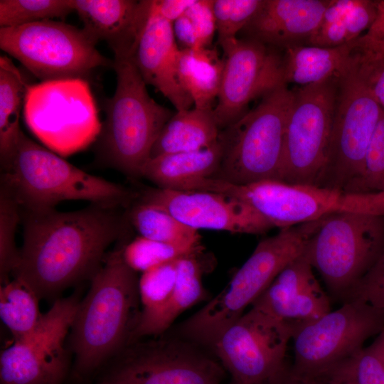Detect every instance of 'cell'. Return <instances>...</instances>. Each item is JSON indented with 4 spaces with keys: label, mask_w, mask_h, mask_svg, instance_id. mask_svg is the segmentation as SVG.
<instances>
[{
    "label": "cell",
    "mask_w": 384,
    "mask_h": 384,
    "mask_svg": "<svg viewBox=\"0 0 384 384\" xmlns=\"http://www.w3.org/2000/svg\"><path fill=\"white\" fill-rule=\"evenodd\" d=\"M119 208L91 203L70 212L24 211L23 242L12 276L40 299L91 279L107 248L127 231L129 222Z\"/></svg>",
    "instance_id": "cell-1"
},
{
    "label": "cell",
    "mask_w": 384,
    "mask_h": 384,
    "mask_svg": "<svg viewBox=\"0 0 384 384\" xmlns=\"http://www.w3.org/2000/svg\"><path fill=\"white\" fill-rule=\"evenodd\" d=\"M137 273L124 262L122 245L107 252L90 279L70 332L76 375L93 372L128 345L141 312Z\"/></svg>",
    "instance_id": "cell-2"
},
{
    "label": "cell",
    "mask_w": 384,
    "mask_h": 384,
    "mask_svg": "<svg viewBox=\"0 0 384 384\" xmlns=\"http://www.w3.org/2000/svg\"><path fill=\"white\" fill-rule=\"evenodd\" d=\"M1 167V186L23 211L50 210L70 200L127 207L138 195L75 166L23 132L11 156Z\"/></svg>",
    "instance_id": "cell-3"
},
{
    "label": "cell",
    "mask_w": 384,
    "mask_h": 384,
    "mask_svg": "<svg viewBox=\"0 0 384 384\" xmlns=\"http://www.w3.org/2000/svg\"><path fill=\"white\" fill-rule=\"evenodd\" d=\"M321 219L281 229L260 241L225 288L177 326L174 334L209 350L220 333L244 314L289 263L304 252Z\"/></svg>",
    "instance_id": "cell-4"
},
{
    "label": "cell",
    "mask_w": 384,
    "mask_h": 384,
    "mask_svg": "<svg viewBox=\"0 0 384 384\" xmlns=\"http://www.w3.org/2000/svg\"><path fill=\"white\" fill-rule=\"evenodd\" d=\"M113 60L116 88L103 101L105 120L97 137V151L105 164L137 178L174 112L151 97L131 58L114 57Z\"/></svg>",
    "instance_id": "cell-5"
},
{
    "label": "cell",
    "mask_w": 384,
    "mask_h": 384,
    "mask_svg": "<svg viewBox=\"0 0 384 384\" xmlns=\"http://www.w3.org/2000/svg\"><path fill=\"white\" fill-rule=\"evenodd\" d=\"M293 97V90L282 84L221 129L218 139L221 161L212 178L237 185L280 181L286 124Z\"/></svg>",
    "instance_id": "cell-6"
},
{
    "label": "cell",
    "mask_w": 384,
    "mask_h": 384,
    "mask_svg": "<svg viewBox=\"0 0 384 384\" xmlns=\"http://www.w3.org/2000/svg\"><path fill=\"white\" fill-rule=\"evenodd\" d=\"M383 109L353 59L337 79L331 136L316 186L358 193L367 151Z\"/></svg>",
    "instance_id": "cell-7"
},
{
    "label": "cell",
    "mask_w": 384,
    "mask_h": 384,
    "mask_svg": "<svg viewBox=\"0 0 384 384\" xmlns=\"http://www.w3.org/2000/svg\"><path fill=\"white\" fill-rule=\"evenodd\" d=\"M384 251V215L336 213L321 219L304 254L330 294L343 302Z\"/></svg>",
    "instance_id": "cell-8"
},
{
    "label": "cell",
    "mask_w": 384,
    "mask_h": 384,
    "mask_svg": "<svg viewBox=\"0 0 384 384\" xmlns=\"http://www.w3.org/2000/svg\"><path fill=\"white\" fill-rule=\"evenodd\" d=\"M82 28L46 20L0 28V48L41 82L83 79L114 60L102 55Z\"/></svg>",
    "instance_id": "cell-9"
},
{
    "label": "cell",
    "mask_w": 384,
    "mask_h": 384,
    "mask_svg": "<svg viewBox=\"0 0 384 384\" xmlns=\"http://www.w3.org/2000/svg\"><path fill=\"white\" fill-rule=\"evenodd\" d=\"M23 112L35 136L62 156L86 147L102 128L90 86L83 79L28 85Z\"/></svg>",
    "instance_id": "cell-10"
},
{
    "label": "cell",
    "mask_w": 384,
    "mask_h": 384,
    "mask_svg": "<svg viewBox=\"0 0 384 384\" xmlns=\"http://www.w3.org/2000/svg\"><path fill=\"white\" fill-rule=\"evenodd\" d=\"M383 330V315L360 300H347L336 310L293 329L294 362L289 373L316 383Z\"/></svg>",
    "instance_id": "cell-11"
},
{
    "label": "cell",
    "mask_w": 384,
    "mask_h": 384,
    "mask_svg": "<svg viewBox=\"0 0 384 384\" xmlns=\"http://www.w3.org/2000/svg\"><path fill=\"white\" fill-rule=\"evenodd\" d=\"M222 192L250 206L280 229L340 212L384 215V193H346L274 180L226 183Z\"/></svg>",
    "instance_id": "cell-12"
},
{
    "label": "cell",
    "mask_w": 384,
    "mask_h": 384,
    "mask_svg": "<svg viewBox=\"0 0 384 384\" xmlns=\"http://www.w3.org/2000/svg\"><path fill=\"white\" fill-rule=\"evenodd\" d=\"M164 335V334H163ZM127 345L106 380L114 384H220L225 370L208 349L175 334Z\"/></svg>",
    "instance_id": "cell-13"
},
{
    "label": "cell",
    "mask_w": 384,
    "mask_h": 384,
    "mask_svg": "<svg viewBox=\"0 0 384 384\" xmlns=\"http://www.w3.org/2000/svg\"><path fill=\"white\" fill-rule=\"evenodd\" d=\"M293 329L252 306L223 330L210 351L238 384H273L288 369Z\"/></svg>",
    "instance_id": "cell-14"
},
{
    "label": "cell",
    "mask_w": 384,
    "mask_h": 384,
    "mask_svg": "<svg viewBox=\"0 0 384 384\" xmlns=\"http://www.w3.org/2000/svg\"><path fill=\"white\" fill-rule=\"evenodd\" d=\"M338 77L292 90L280 181L316 185L331 136Z\"/></svg>",
    "instance_id": "cell-15"
},
{
    "label": "cell",
    "mask_w": 384,
    "mask_h": 384,
    "mask_svg": "<svg viewBox=\"0 0 384 384\" xmlns=\"http://www.w3.org/2000/svg\"><path fill=\"white\" fill-rule=\"evenodd\" d=\"M80 299H58L27 337L1 351V384H62L68 367L65 338Z\"/></svg>",
    "instance_id": "cell-16"
},
{
    "label": "cell",
    "mask_w": 384,
    "mask_h": 384,
    "mask_svg": "<svg viewBox=\"0 0 384 384\" xmlns=\"http://www.w3.org/2000/svg\"><path fill=\"white\" fill-rule=\"evenodd\" d=\"M218 44L225 67L213 114L221 130L242 117L252 100L286 83L279 49L245 38Z\"/></svg>",
    "instance_id": "cell-17"
},
{
    "label": "cell",
    "mask_w": 384,
    "mask_h": 384,
    "mask_svg": "<svg viewBox=\"0 0 384 384\" xmlns=\"http://www.w3.org/2000/svg\"><path fill=\"white\" fill-rule=\"evenodd\" d=\"M178 259L142 273L139 278L141 312L128 345L164 334L180 314L208 299L201 273L191 267L177 270Z\"/></svg>",
    "instance_id": "cell-18"
},
{
    "label": "cell",
    "mask_w": 384,
    "mask_h": 384,
    "mask_svg": "<svg viewBox=\"0 0 384 384\" xmlns=\"http://www.w3.org/2000/svg\"><path fill=\"white\" fill-rule=\"evenodd\" d=\"M137 198L161 207L197 230L262 234L274 228L250 206L220 193L148 188L142 190Z\"/></svg>",
    "instance_id": "cell-19"
},
{
    "label": "cell",
    "mask_w": 384,
    "mask_h": 384,
    "mask_svg": "<svg viewBox=\"0 0 384 384\" xmlns=\"http://www.w3.org/2000/svg\"><path fill=\"white\" fill-rule=\"evenodd\" d=\"M304 252L289 263L252 303L294 329L331 311L330 298Z\"/></svg>",
    "instance_id": "cell-20"
},
{
    "label": "cell",
    "mask_w": 384,
    "mask_h": 384,
    "mask_svg": "<svg viewBox=\"0 0 384 384\" xmlns=\"http://www.w3.org/2000/svg\"><path fill=\"white\" fill-rule=\"evenodd\" d=\"M180 53L173 23L155 14L151 7L132 61L145 83L159 91L176 111L189 110L194 105L178 79Z\"/></svg>",
    "instance_id": "cell-21"
},
{
    "label": "cell",
    "mask_w": 384,
    "mask_h": 384,
    "mask_svg": "<svg viewBox=\"0 0 384 384\" xmlns=\"http://www.w3.org/2000/svg\"><path fill=\"white\" fill-rule=\"evenodd\" d=\"M82 29L105 41L114 57L131 58L149 17L151 0H72Z\"/></svg>",
    "instance_id": "cell-22"
},
{
    "label": "cell",
    "mask_w": 384,
    "mask_h": 384,
    "mask_svg": "<svg viewBox=\"0 0 384 384\" xmlns=\"http://www.w3.org/2000/svg\"><path fill=\"white\" fill-rule=\"evenodd\" d=\"M329 0H263L241 31L245 38L284 50L306 45L317 28Z\"/></svg>",
    "instance_id": "cell-23"
},
{
    "label": "cell",
    "mask_w": 384,
    "mask_h": 384,
    "mask_svg": "<svg viewBox=\"0 0 384 384\" xmlns=\"http://www.w3.org/2000/svg\"><path fill=\"white\" fill-rule=\"evenodd\" d=\"M356 40L348 44L332 47L296 45L284 49L283 78L284 82L302 86L316 84L338 77L351 62Z\"/></svg>",
    "instance_id": "cell-24"
},
{
    "label": "cell",
    "mask_w": 384,
    "mask_h": 384,
    "mask_svg": "<svg viewBox=\"0 0 384 384\" xmlns=\"http://www.w3.org/2000/svg\"><path fill=\"white\" fill-rule=\"evenodd\" d=\"M221 157L222 149L218 141L198 151L162 154L146 161L141 177L157 188L178 190L189 181L213 177L219 169Z\"/></svg>",
    "instance_id": "cell-25"
},
{
    "label": "cell",
    "mask_w": 384,
    "mask_h": 384,
    "mask_svg": "<svg viewBox=\"0 0 384 384\" xmlns=\"http://www.w3.org/2000/svg\"><path fill=\"white\" fill-rule=\"evenodd\" d=\"M377 1L329 0L317 28L306 45L332 48L357 40L370 28Z\"/></svg>",
    "instance_id": "cell-26"
},
{
    "label": "cell",
    "mask_w": 384,
    "mask_h": 384,
    "mask_svg": "<svg viewBox=\"0 0 384 384\" xmlns=\"http://www.w3.org/2000/svg\"><path fill=\"white\" fill-rule=\"evenodd\" d=\"M220 131L213 110L194 107L176 111L157 137L150 158L206 149L218 141Z\"/></svg>",
    "instance_id": "cell-27"
},
{
    "label": "cell",
    "mask_w": 384,
    "mask_h": 384,
    "mask_svg": "<svg viewBox=\"0 0 384 384\" xmlns=\"http://www.w3.org/2000/svg\"><path fill=\"white\" fill-rule=\"evenodd\" d=\"M225 67L216 48H182L178 64V79L191 97L194 107L213 110L219 94Z\"/></svg>",
    "instance_id": "cell-28"
},
{
    "label": "cell",
    "mask_w": 384,
    "mask_h": 384,
    "mask_svg": "<svg viewBox=\"0 0 384 384\" xmlns=\"http://www.w3.org/2000/svg\"><path fill=\"white\" fill-rule=\"evenodd\" d=\"M28 85L12 60L0 56V162L11 156L22 132L19 119Z\"/></svg>",
    "instance_id": "cell-29"
},
{
    "label": "cell",
    "mask_w": 384,
    "mask_h": 384,
    "mask_svg": "<svg viewBox=\"0 0 384 384\" xmlns=\"http://www.w3.org/2000/svg\"><path fill=\"white\" fill-rule=\"evenodd\" d=\"M126 214L141 237L174 245H201L197 230L183 224L156 204L137 198Z\"/></svg>",
    "instance_id": "cell-30"
},
{
    "label": "cell",
    "mask_w": 384,
    "mask_h": 384,
    "mask_svg": "<svg viewBox=\"0 0 384 384\" xmlns=\"http://www.w3.org/2000/svg\"><path fill=\"white\" fill-rule=\"evenodd\" d=\"M39 297L21 279H13L0 287V317L11 332L14 341L30 335L39 324L43 314Z\"/></svg>",
    "instance_id": "cell-31"
},
{
    "label": "cell",
    "mask_w": 384,
    "mask_h": 384,
    "mask_svg": "<svg viewBox=\"0 0 384 384\" xmlns=\"http://www.w3.org/2000/svg\"><path fill=\"white\" fill-rule=\"evenodd\" d=\"M318 382L384 384V350L378 338L329 370Z\"/></svg>",
    "instance_id": "cell-32"
},
{
    "label": "cell",
    "mask_w": 384,
    "mask_h": 384,
    "mask_svg": "<svg viewBox=\"0 0 384 384\" xmlns=\"http://www.w3.org/2000/svg\"><path fill=\"white\" fill-rule=\"evenodd\" d=\"M203 247L174 245L138 237L122 245V257L127 265L142 273L180 257L202 252Z\"/></svg>",
    "instance_id": "cell-33"
},
{
    "label": "cell",
    "mask_w": 384,
    "mask_h": 384,
    "mask_svg": "<svg viewBox=\"0 0 384 384\" xmlns=\"http://www.w3.org/2000/svg\"><path fill=\"white\" fill-rule=\"evenodd\" d=\"M73 11L72 0H1L0 28L64 18Z\"/></svg>",
    "instance_id": "cell-34"
},
{
    "label": "cell",
    "mask_w": 384,
    "mask_h": 384,
    "mask_svg": "<svg viewBox=\"0 0 384 384\" xmlns=\"http://www.w3.org/2000/svg\"><path fill=\"white\" fill-rule=\"evenodd\" d=\"M213 0H196L174 23L175 37L183 48H208L216 32Z\"/></svg>",
    "instance_id": "cell-35"
},
{
    "label": "cell",
    "mask_w": 384,
    "mask_h": 384,
    "mask_svg": "<svg viewBox=\"0 0 384 384\" xmlns=\"http://www.w3.org/2000/svg\"><path fill=\"white\" fill-rule=\"evenodd\" d=\"M20 206L14 198L1 186L0 189V281L10 280L19 257L15 233L20 220Z\"/></svg>",
    "instance_id": "cell-36"
},
{
    "label": "cell",
    "mask_w": 384,
    "mask_h": 384,
    "mask_svg": "<svg viewBox=\"0 0 384 384\" xmlns=\"http://www.w3.org/2000/svg\"><path fill=\"white\" fill-rule=\"evenodd\" d=\"M263 0H213L217 43L237 38L257 11Z\"/></svg>",
    "instance_id": "cell-37"
},
{
    "label": "cell",
    "mask_w": 384,
    "mask_h": 384,
    "mask_svg": "<svg viewBox=\"0 0 384 384\" xmlns=\"http://www.w3.org/2000/svg\"><path fill=\"white\" fill-rule=\"evenodd\" d=\"M358 193H384V110L370 141Z\"/></svg>",
    "instance_id": "cell-38"
},
{
    "label": "cell",
    "mask_w": 384,
    "mask_h": 384,
    "mask_svg": "<svg viewBox=\"0 0 384 384\" xmlns=\"http://www.w3.org/2000/svg\"><path fill=\"white\" fill-rule=\"evenodd\" d=\"M349 299L360 300L384 316V251L344 302Z\"/></svg>",
    "instance_id": "cell-39"
},
{
    "label": "cell",
    "mask_w": 384,
    "mask_h": 384,
    "mask_svg": "<svg viewBox=\"0 0 384 384\" xmlns=\"http://www.w3.org/2000/svg\"><path fill=\"white\" fill-rule=\"evenodd\" d=\"M356 53L359 72L384 110V55L362 49L358 44Z\"/></svg>",
    "instance_id": "cell-40"
},
{
    "label": "cell",
    "mask_w": 384,
    "mask_h": 384,
    "mask_svg": "<svg viewBox=\"0 0 384 384\" xmlns=\"http://www.w3.org/2000/svg\"><path fill=\"white\" fill-rule=\"evenodd\" d=\"M357 43L362 49L384 55V0L377 1L375 19Z\"/></svg>",
    "instance_id": "cell-41"
},
{
    "label": "cell",
    "mask_w": 384,
    "mask_h": 384,
    "mask_svg": "<svg viewBox=\"0 0 384 384\" xmlns=\"http://www.w3.org/2000/svg\"><path fill=\"white\" fill-rule=\"evenodd\" d=\"M196 0H151V10L169 22L174 23Z\"/></svg>",
    "instance_id": "cell-42"
},
{
    "label": "cell",
    "mask_w": 384,
    "mask_h": 384,
    "mask_svg": "<svg viewBox=\"0 0 384 384\" xmlns=\"http://www.w3.org/2000/svg\"><path fill=\"white\" fill-rule=\"evenodd\" d=\"M273 384H315L311 382L297 379L290 375L289 368L287 370L274 381Z\"/></svg>",
    "instance_id": "cell-43"
},
{
    "label": "cell",
    "mask_w": 384,
    "mask_h": 384,
    "mask_svg": "<svg viewBox=\"0 0 384 384\" xmlns=\"http://www.w3.org/2000/svg\"><path fill=\"white\" fill-rule=\"evenodd\" d=\"M377 337L378 338L379 341H380V343L383 346V348L384 350V330L380 333Z\"/></svg>",
    "instance_id": "cell-44"
},
{
    "label": "cell",
    "mask_w": 384,
    "mask_h": 384,
    "mask_svg": "<svg viewBox=\"0 0 384 384\" xmlns=\"http://www.w3.org/2000/svg\"><path fill=\"white\" fill-rule=\"evenodd\" d=\"M100 384H114V383H111L110 381H107V380H105L104 382H102Z\"/></svg>",
    "instance_id": "cell-45"
},
{
    "label": "cell",
    "mask_w": 384,
    "mask_h": 384,
    "mask_svg": "<svg viewBox=\"0 0 384 384\" xmlns=\"http://www.w3.org/2000/svg\"><path fill=\"white\" fill-rule=\"evenodd\" d=\"M315 384H332V383H327V382H318V383H316Z\"/></svg>",
    "instance_id": "cell-46"
},
{
    "label": "cell",
    "mask_w": 384,
    "mask_h": 384,
    "mask_svg": "<svg viewBox=\"0 0 384 384\" xmlns=\"http://www.w3.org/2000/svg\"><path fill=\"white\" fill-rule=\"evenodd\" d=\"M227 384H238V383L233 382V380H230V382Z\"/></svg>",
    "instance_id": "cell-47"
}]
</instances>
